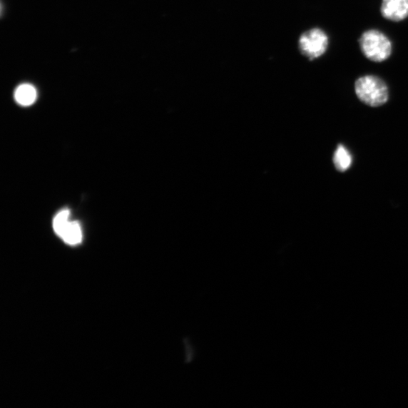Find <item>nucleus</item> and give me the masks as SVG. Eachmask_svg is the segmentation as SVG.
<instances>
[{"instance_id": "1", "label": "nucleus", "mask_w": 408, "mask_h": 408, "mask_svg": "<svg viewBox=\"0 0 408 408\" xmlns=\"http://www.w3.org/2000/svg\"><path fill=\"white\" fill-rule=\"evenodd\" d=\"M355 91L357 97L369 107H379L389 99L387 83L377 76L366 75L356 81Z\"/></svg>"}, {"instance_id": "5", "label": "nucleus", "mask_w": 408, "mask_h": 408, "mask_svg": "<svg viewBox=\"0 0 408 408\" xmlns=\"http://www.w3.org/2000/svg\"><path fill=\"white\" fill-rule=\"evenodd\" d=\"M15 98L21 106H31L36 98V88L31 84H22L17 88Z\"/></svg>"}, {"instance_id": "3", "label": "nucleus", "mask_w": 408, "mask_h": 408, "mask_svg": "<svg viewBox=\"0 0 408 408\" xmlns=\"http://www.w3.org/2000/svg\"><path fill=\"white\" fill-rule=\"evenodd\" d=\"M328 43V36L324 31L313 29L301 35L299 47L302 55L312 61L326 53Z\"/></svg>"}, {"instance_id": "4", "label": "nucleus", "mask_w": 408, "mask_h": 408, "mask_svg": "<svg viewBox=\"0 0 408 408\" xmlns=\"http://www.w3.org/2000/svg\"><path fill=\"white\" fill-rule=\"evenodd\" d=\"M380 11L387 20L402 21L408 17V0H382Z\"/></svg>"}, {"instance_id": "7", "label": "nucleus", "mask_w": 408, "mask_h": 408, "mask_svg": "<svg viewBox=\"0 0 408 408\" xmlns=\"http://www.w3.org/2000/svg\"><path fill=\"white\" fill-rule=\"evenodd\" d=\"M336 169L341 173L346 172L352 164V156L349 151L342 146H339L334 157Z\"/></svg>"}, {"instance_id": "6", "label": "nucleus", "mask_w": 408, "mask_h": 408, "mask_svg": "<svg viewBox=\"0 0 408 408\" xmlns=\"http://www.w3.org/2000/svg\"><path fill=\"white\" fill-rule=\"evenodd\" d=\"M61 238L69 245L80 244L83 238L80 224L78 222H71Z\"/></svg>"}, {"instance_id": "8", "label": "nucleus", "mask_w": 408, "mask_h": 408, "mask_svg": "<svg viewBox=\"0 0 408 408\" xmlns=\"http://www.w3.org/2000/svg\"><path fill=\"white\" fill-rule=\"evenodd\" d=\"M70 211L68 210H63L58 213L53 221L54 231L60 238L65 233L66 229L69 223Z\"/></svg>"}, {"instance_id": "2", "label": "nucleus", "mask_w": 408, "mask_h": 408, "mask_svg": "<svg viewBox=\"0 0 408 408\" xmlns=\"http://www.w3.org/2000/svg\"><path fill=\"white\" fill-rule=\"evenodd\" d=\"M363 55L369 61L380 63L387 60L392 52L389 38L377 30H368L359 41Z\"/></svg>"}]
</instances>
